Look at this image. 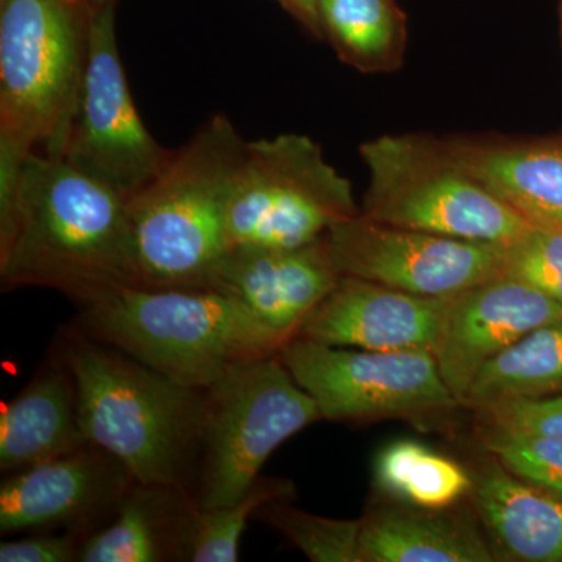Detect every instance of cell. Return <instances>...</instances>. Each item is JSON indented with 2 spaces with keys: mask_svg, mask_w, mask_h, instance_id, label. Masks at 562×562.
<instances>
[{
  "mask_svg": "<svg viewBox=\"0 0 562 562\" xmlns=\"http://www.w3.org/2000/svg\"><path fill=\"white\" fill-rule=\"evenodd\" d=\"M246 146L216 114L127 202L140 286L206 290L231 249L228 205Z\"/></svg>",
  "mask_w": 562,
  "mask_h": 562,
  "instance_id": "277c9868",
  "label": "cell"
},
{
  "mask_svg": "<svg viewBox=\"0 0 562 562\" xmlns=\"http://www.w3.org/2000/svg\"><path fill=\"white\" fill-rule=\"evenodd\" d=\"M171 151L150 135L133 102L117 49L114 3L95 10L63 158L128 202L160 173Z\"/></svg>",
  "mask_w": 562,
  "mask_h": 562,
  "instance_id": "30bf717a",
  "label": "cell"
},
{
  "mask_svg": "<svg viewBox=\"0 0 562 562\" xmlns=\"http://www.w3.org/2000/svg\"><path fill=\"white\" fill-rule=\"evenodd\" d=\"M76 324L184 386L209 390L236 362L286 344L238 299L211 290L110 286L70 301Z\"/></svg>",
  "mask_w": 562,
  "mask_h": 562,
  "instance_id": "3957f363",
  "label": "cell"
},
{
  "mask_svg": "<svg viewBox=\"0 0 562 562\" xmlns=\"http://www.w3.org/2000/svg\"><path fill=\"white\" fill-rule=\"evenodd\" d=\"M288 501L262 505L255 519L268 524L313 562H360L361 519H330L302 512Z\"/></svg>",
  "mask_w": 562,
  "mask_h": 562,
  "instance_id": "cb8c5ba5",
  "label": "cell"
},
{
  "mask_svg": "<svg viewBox=\"0 0 562 562\" xmlns=\"http://www.w3.org/2000/svg\"><path fill=\"white\" fill-rule=\"evenodd\" d=\"M72 372L54 350L0 414V469L18 472L88 446Z\"/></svg>",
  "mask_w": 562,
  "mask_h": 562,
  "instance_id": "ac0fdd59",
  "label": "cell"
},
{
  "mask_svg": "<svg viewBox=\"0 0 562 562\" xmlns=\"http://www.w3.org/2000/svg\"><path fill=\"white\" fill-rule=\"evenodd\" d=\"M447 303L449 297H422L342 276L303 321L297 338L347 349L432 351Z\"/></svg>",
  "mask_w": 562,
  "mask_h": 562,
  "instance_id": "5bb4252c",
  "label": "cell"
},
{
  "mask_svg": "<svg viewBox=\"0 0 562 562\" xmlns=\"http://www.w3.org/2000/svg\"><path fill=\"white\" fill-rule=\"evenodd\" d=\"M469 495L497 561L562 562V501L536 490L487 453Z\"/></svg>",
  "mask_w": 562,
  "mask_h": 562,
  "instance_id": "ffe728a7",
  "label": "cell"
},
{
  "mask_svg": "<svg viewBox=\"0 0 562 562\" xmlns=\"http://www.w3.org/2000/svg\"><path fill=\"white\" fill-rule=\"evenodd\" d=\"M317 38L324 40L319 0H279Z\"/></svg>",
  "mask_w": 562,
  "mask_h": 562,
  "instance_id": "f546056e",
  "label": "cell"
},
{
  "mask_svg": "<svg viewBox=\"0 0 562 562\" xmlns=\"http://www.w3.org/2000/svg\"><path fill=\"white\" fill-rule=\"evenodd\" d=\"M201 517L191 491L133 482L113 516L85 542L80 561H191Z\"/></svg>",
  "mask_w": 562,
  "mask_h": 562,
  "instance_id": "2e32d148",
  "label": "cell"
},
{
  "mask_svg": "<svg viewBox=\"0 0 562 562\" xmlns=\"http://www.w3.org/2000/svg\"><path fill=\"white\" fill-rule=\"evenodd\" d=\"M360 155L369 176L361 214L369 220L495 244L512 243L531 227L454 161L441 139L383 135L361 144Z\"/></svg>",
  "mask_w": 562,
  "mask_h": 562,
  "instance_id": "8992f818",
  "label": "cell"
},
{
  "mask_svg": "<svg viewBox=\"0 0 562 562\" xmlns=\"http://www.w3.org/2000/svg\"><path fill=\"white\" fill-rule=\"evenodd\" d=\"M90 535L68 530L63 535L36 531L16 541L0 543L2 562H74L80 561L81 549Z\"/></svg>",
  "mask_w": 562,
  "mask_h": 562,
  "instance_id": "f1b7e54d",
  "label": "cell"
},
{
  "mask_svg": "<svg viewBox=\"0 0 562 562\" xmlns=\"http://www.w3.org/2000/svg\"><path fill=\"white\" fill-rule=\"evenodd\" d=\"M475 412L482 425L562 439V394L539 401L497 403Z\"/></svg>",
  "mask_w": 562,
  "mask_h": 562,
  "instance_id": "83f0119b",
  "label": "cell"
},
{
  "mask_svg": "<svg viewBox=\"0 0 562 562\" xmlns=\"http://www.w3.org/2000/svg\"><path fill=\"white\" fill-rule=\"evenodd\" d=\"M325 246L341 276L422 297H450L503 276L505 244L394 227L364 214L333 225Z\"/></svg>",
  "mask_w": 562,
  "mask_h": 562,
  "instance_id": "8fae6325",
  "label": "cell"
},
{
  "mask_svg": "<svg viewBox=\"0 0 562 562\" xmlns=\"http://www.w3.org/2000/svg\"><path fill=\"white\" fill-rule=\"evenodd\" d=\"M441 140L454 161L525 220L562 231V143L501 136Z\"/></svg>",
  "mask_w": 562,
  "mask_h": 562,
  "instance_id": "d6986e66",
  "label": "cell"
},
{
  "mask_svg": "<svg viewBox=\"0 0 562 562\" xmlns=\"http://www.w3.org/2000/svg\"><path fill=\"white\" fill-rule=\"evenodd\" d=\"M279 357L325 420L420 419L461 406L430 350L347 349L295 336Z\"/></svg>",
  "mask_w": 562,
  "mask_h": 562,
  "instance_id": "9c48e42d",
  "label": "cell"
},
{
  "mask_svg": "<svg viewBox=\"0 0 562 562\" xmlns=\"http://www.w3.org/2000/svg\"><path fill=\"white\" fill-rule=\"evenodd\" d=\"M132 473L94 446L10 473L0 486V532L98 531L132 486Z\"/></svg>",
  "mask_w": 562,
  "mask_h": 562,
  "instance_id": "7c38bea8",
  "label": "cell"
},
{
  "mask_svg": "<svg viewBox=\"0 0 562 562\" xmlns=\"http://www.w3.org/2000/svg\"><path fill=\"white\" fill-rule=\"evenodd\" d=\"M52 350L76 380L88 442L116 457L135 482L194 494L206 390L176 382L72 322L57 331Z\"/></svg>",
  "mask_w": 562,
  "mask_h": 562,
  "instance_id": "7a4b0ae2",
  "label": "cell"
},
{
  "mask_svg": "<svg viewBox=\"0 0 562 562\" xmlns=\"http://www.w3.org/2000/svg\"><path fill=\"white\" fill-rule=\"evenodd\" d=\"M341 277L321 238L291 249L232 247L206 290L238 299L288 342Z\"/></svg>",
  "mask_w": 562,
  "mask_h": 562,
  "instance_id": "9a60e30c",
  "label": "cell"
},
{
  "mask_svg": "<svg viewBox=\"0 0 562 562\" xmlns=\"http://www.w3.org/2000/svg\"><path fill=\"white\" fill-rule=\"evenodd\" d=\"M325 38L347 65L362 72L401 66L406 20L395 0H319Z\"/></svg>",
  "mask_w": 562,
  "mask_h": 562,
  "instance_id": "7402d4cb",
  "label": "cell"
},
{
  "mask_svg": "<svg viewBox=\"0 0 562 562\" xmlns=\"http://www.w3.org/2000/svg\"><path fill=\"white\" fill-rule=\"evenodd\" d=\"M2 290L40 286L69 301L140 286L127 201L65 158L31 154L0 220Z\"/></svg>",
  "mask_w": 562,
  "mask_h": 562,
  "instance_id": "6da1fadb",
  "label": "cell"
},
{
  "mask_svg": "<svg viewBox=\"0 0 562 562\" xmlns=\"http://www.w3.org/2000/svg\"><path fill=\"white\" fill-rule=\"evenodd\" d=\"M95 9H102V7L110 5V3H114V0H92Z\"/></svg>",
  "mask_w": 562,
  "mask_h": 562,
  "instance_id": "4dcf8cb0",
  "label": "cell"
},
{
  "mask_svg": "<svg viewBox=\"0 0 562 562\" xmlns=\"http://www.w3.org/2000/svg\"><path fill=\"white\" fill-rule=\"evenodd\" d=\"M360 562H494L471 501L452 508L376 505L361 519Z\"/></svg>",
  "mask_w": 562,
  "mask_h": 562,
  "instance_id": "e0dca14e",
  "label": "cell"
},
{
  "mask_svg": "<svg viewBox=\"0 0 562 562\" xmlns=\"http://www.w3.org/2000/svg\"><path fill=\"white\" fill-rule=\"evenodd\" d=\"M295 487L290 480L260 479L239 501L222 508L202 512L191 562H235L250 517L272 501H291Z\"/></svg>",
  "mask_w": 562,
  "mask_h": 562,
  "instance_id": "d4e9b609",
  "label": "cell"
},
{
  "mask_svg": "<svg viewBox=\"0 0 562 562\" xmlns=\"http://www.w3.org/2000/svg\"><path fill=\"white\" fill-rule=\"evenodd\" d=\"M322 420L279 353L236 362L206 390L194 497L202 512L232 505L260 479L277 447Z\"/></svg>",
  "mask_w": 562,
  "mask_h": 562,
  "instance_id": "52a82bcc",
  "label": "cell"
},
{
  "mask_svg": "<svg viewBox=\"0 0 562 562\" xmlns=\"http://www.w3.org/2000/svg\"><path fill=\"white\" fill-rule=\"evenodd\" d=\"M503 276L524 281L562 306V231L531 224L505 244Z\"/></svg>",
  "mask_w": 562,
  "mask_h": 562,
  "instance_id": "4316f807",
  "label": "cell"
},
{
  "mask_svg": "<svg viewBox=\"0 0 562 562\" xmlns=\"http://www.w3.org/2000/svg\"><path fill=\"white\" fill-rule=\"evenodd\" d=\"M373 484L392 502L417 508H452L469 501L472 472L413 439L384 447L373 462Z\"/></svg>",
  "mask_w": 562,
  "mask_h": 562,
  "instance_id": "603a6c76",
  "label": "cell"
},
{
  "mask_svg": "<svg viewBox=\"0 0 562 562\" xmlns=\"http://www.w3.org/2000/svg\"><path fill=\"white\" fill-rule=\"evenodd\" d=\"M486 453L497 458L506 471L562 501V439L553 436L506 430L482 425Z\"/></svg>",
  "mask_w": 562,
  "mask_h": 562,
  "instance_id": "484cf974",
  "label": "cell"
},
{
  "mask_svg": "<svg viewBox=\"0 0 562 562\" xmlns=\"http://www.w3.org/2000/svg\"><path fill=\"white\" fill-rule=\"evenodd\" d=\"M562 394V319L536 328L484 364L461 406L482 409L503 402Z\"/></svg>",
  "mask_w": 562,
  "mask_h": 562,
  "instance_id": "44dd1931",
  "label": "cell"
},
{
  "mask_svg": "<svg viewBox=\"0 0 562 562\" xmlns=\"http://www.w3.org/2000/svg\"><path fill=\"white\" fill-rule=\"evenodd\" d=\"M560 319V303L524 281L495 277L450 295L431 353L461 405L484 364L528 333Z\"/></svg>",
  "mask_w": 562,
  "mask_h": 562,
  "instance_id": "4fadbf2b",
  "label": "cell"
},
{
  "mask_svg": "<svg viewBox=\"0 0 562 562\" xmlns=\"http://www.w3.org/2000/svg\"><path fill=\"white\" fill-rule=\"evenodd\" d=\"M360 213L350 181L310 136L247 140L228 205V244L231 249L306 246Z\"/></svg>",
  "mask_w": 562,
  "mask_h": 562,
  "instance_id": "ba28073f",
  "label": "cell"
},
{
  "mask_svg": "<svg viewBox=\"0 0 562 562\" xmlns=\"http://www.w3.org/2000/svg\"><path fill=\"white\" fill-rule=\"evenodd\" d=\"M95 10L92 0H0V143L63 158Z\"/></svg>",
  "mask_w": 562,
  "mask_h": 562,
  "instance_id": "5b68a950",
  "label": "cell"
}]
</instances>
